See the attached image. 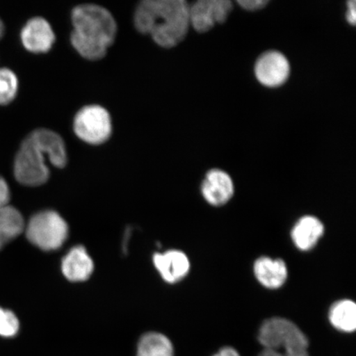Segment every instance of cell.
<instances>
[{"label": "cell", "mask_w": 356, "mask_h": 356, "mask_svg": "<svg viewBox=\"0 0 356 356\" xmlns=\"http://www.w3.org/2000/svg\"><path fill=\"white\" fill-rule=\"evenodd\" d=\"M69 227L60 213L54 211L38 213L26 227L29 241L43 251H55L66 241Z\"/></svg>", "instance_id": "5"}, {"label": "cell", "mask_w": 356, "mask_h": 356, "mask_svg": "<svg viewBox=\"0 0 356 356\" xmlns=\"http://www.w3.org/2000/svg\"><path fill=\"white\" fill-rule=\"evenodd\" d=\"M189 7L184 0H145L136 8L134 24L159 47L172 48L188 33Z\"/></svg>", "instance_id": "2"}, {"label": "cell", "mask_w": 356, "mask_h": 356, "mask_svg": "<svg viewBox=\"0 0 356 356\" xmlns=\"http://www.w3.org/2000/svg\"><path fill=\"white\" fill-rule=\"evenodd\" d=\"M202 194L208 204L213 207H221L228 203L234 194L232 178L220 169H211L203 179Z\"/></svg>", "instance_id": "9"}, {"label": "cell", "mask_w": 356, "mask_h": 356, "mask_svg": "<svg viewBox=\"0 0 356 356\" xmlns=\"http://www.w3.org/2000/svg\"><path fill=\"white\" fill-rule=\"evenodd\" d=\"M25 222L21 213L10 206L0 208V250L24 232Z\"/></svg>", "instance_id": "16"}, {"label": "cell", "mask_w": 356, "mask_h": 356, "mask_svg": "<svg viewBox=\"0 0 356 356\" xmlns=\"http://www.w3.org/2000/svg\"><path fill=\"white\" fill-rule=\"evenodd\" d=\"M10 200V191L6 180L0 177V208L8 206Z\"/></svg>", "instance_id": "21"}, {"label": "cell", "mask_w": 356, "mask_h": 356, "mask_svg": "<svg viewBox=\"0 0 356 356\" xmlns=\"http://www.w3.org/2000/svg\"><path fill=\"white\" fill-rule=\"evenodd\" d=\"M347 4V10L346 13V21L348 24L355 26L356 24V10H355V1H348Z\"/></svg>", "instance_id": "22"}, {"label": "cell", "mask_w": 356, "mask_h": 356, "mask_svg": "<svg viewBox=\"0 0 356 356\" xmlns=\"http://www.w3.org/2000/svg\"><path fill=\"white\" fill-rule=\"evenodd\" d=\"M254 73L258 82L268 88H278L286 83L291 75V65L282 53L269 51L258 58Z\"/></svg>", "instance_id": "8"}, {"label": "cell", "mask_w": 356, "mask_h": 356, "mask_svg": "<svg viewBox=\"0 0 356 356\" xmlns=\"http://www.w3.org/2000/svg\"><path fill=\"white\" fill-rule=\"evenodd\" d=\"M4 33V26L1 19H0V39L2 38Z\"/></svg>", "instance_id": "24"}, {"label": "cell", "mask_w": 356, "mask_h": 356, "mask_svg": "<svg viewBox=\"0 0 356 356\" xmlns=\"http://www.w3.org/2000/svg\"><path fill=\"white\" fill-rule=\"evenodd\" d=\"M234 8L229 0H199L189 7L190 25L199 33H206L228 20Z\"/></svg>", "instance_id": "7"}, {"label": "cell", "mask_w": 356, "mask_h": 356, "mask_svg": "<svg viewBox=\"0 0 356 356\" xmlns=\"http://www.w3.org/2000/svg\"><path fill=\"white\" fill-rule=\"evenodd\" d=\"M237 3L244 10L256 12L264 10L269 1L268 0H239Z\"/></svg>", "instance_id": "20"}, {"label": "cell", "mask_w": 356, "mask_h": 356, "mask_svg": "<svg viewBox=\"0 0 356 356\" xmlns=\"http://www.w3.org/2000/svg\"><path fill=\"white\" fill-rule=\"evenodd\" d=\"M212 356H241L240 355L238 351L233 347L231 346H225L222 347L219 351H217V353L215 355H213Z\"/></svg>", "instance_id": "23"}, {"label": "cell", "mask_w": 356, "mask_h": 356, "mask_svg": "<svg viewBox=\"0 0 356 356\" xmlns=\"http://www.w3.org/2000/svg\"><path fill=\"white\" fill-rule=\"evenodd\" d=\"M253 273L258 282L269 289H277L286 284L288 267L280 258L261 257L253 265Z\"/></svg>", "instance_id": "12"}, {"label": "cell", "mask_w": 356, "mask_h": 356, "mask_svg": "<svg viewBox=\"0 0 356 356\" xmlns=\"http://www.w3.org/2000/svg\"><path fill=\"white\" fill-rule=\"evenodd\" d=\"M154 264L162 278L169 284H175L188 275L191 262L188 256L179 250H168L163 253H156L153 257Z\"/></svg>", "instance_id": "11"}, {"label": "cell", "mask_w": 356, "mask_h": 356, "mask_svg": "<svg viewBox=\"0 0 356 356\" xmlns=\"http://www.w3.org/2000/svg\"><path fill=\"white\" fill-rule=\"evenodd\" d=\"M19 82L10 70L0 69V105L10 104L15 99Z\"/></svg>", "instance_id": "18"}, {"label": "cell", "mask_w": 356, "mask_h": 356, "mask_svg": "<svg viewBox=\"0 0 356 356\" xmlns=\"http://www.w3.org/2000/svg\"><path fill=\"white\" fill-rule=\"evenodd\" d=\"M328 319L336 330L344 332H354L356 329V305L348 299L334 302L329 309Z\"/></svg>", "instance_id": "15"}, {"label": "cell", "mask_w": 356, "mask_h": 356, "mask_svg": "<svg viewBox=\"0 0 356 356\" xmlns=\"http://www.w3.org/2000/svg\"><path fill=\"white\" fill-rule=\"evenodd\" d=\"M262 350L258 356H309V341L304 332L287 318L266 319L258 332Z\"/></svg>", "instance_id": "3"}, {"label": "cell", "mask_w": 356, "mask_h": 356, "mask_svg": "<svg viewBox=\"0 0 356 356\" xmlns=\"http://www.w3.org/2000/svg\"><path fill=\"white\" fill-rule=\"evenodd\" d=\"M20 323L15 313L0 308V337H15L19 332Z\"/></svg>", "instance_id": "19"}, {"label": "cell", "mask_w": 356, "mask_h": 356, "mask_svg": "<svg viewBox=\"0 0 356 356\" xmlns=\"http://www.w3.org/2000/svg\"><path fill=\"white\" fill-rule=\"evenodd\" d=\"M324 232V225L318 218L305 216L296 222L291 235L293 243L299 250L308 252L316 247Z\"/></svg>", "instance_id": "13"}, {"label": "cell", "mask_w": 356, "mask_h": 356, "mask_svg": "<svg viewBox=\"0 0 356 356\" xmlns=\"http://www.w3.org/2000/svg\"><path fill=\"white\" fill-rule=\"evenodd\" d=\"M72 35L93 44L109 48L118 33L117 22L105 8L83 4L72 12Z\"/></svg>", "instance_id": "4"}, {"label": "cell", "mask_w": 356, "mask_h": 356, "mask_svg": "<svg viewBox=\"0 0 356 356\" xmlns=\"http://www.w3.org/2000/svg\"><path fill=\"white\" fill-rule=\"evenodd\" d=\"M47 160L58 168L65 167L68 160L65 144L57 133L48 129H38L26 138L17 154V181L30 186L46 184L50 177Z\"/></svg>", "instance_id": "1"}, {"label": "cell", "mask_w": 356, "mask_h": 356, "mask_svg": "<svg viewBox=\"0 0 356 356\" xmlns=\"http://www.w3.org/2000/svg\"><path fill=\"white\" fill-rule=\"evenodd\" d=\"M136 356H175L169 338L159 332H148L138 342Z\"/></svg>", "instance_id": "17"}, {"label": "cell", "mask_w": 356, "mask_h": 356, "mask_svg": "<svg viewBox=\"0 0 356 356\" xmlns=\"http://www.w3.org/2000/svg\"><path fill=\"white\" fill-rule=\"evenodd\" d=\"M21 41L26 50L40 54L51 50L56 35L48 21L38 17L30 19L22 29Z\"/></svg>", "instance_id": "10"}, {"label": "cell", "mask_w": 356, "mask_h": 356, "mask_svg": "<svg viewBox=\"0 0 356 356\" xmlns=\"http://www.w3.org/2000/svg\"><path fill=\"white\" fill-rule=\"evenodd\" d=\"M93 268L92 258L83 246L71 248L62 260V273L70 282H84L91 277Z\"/></svg>", "instance_id": "14"}, {"label": "cell", "mask_w": 356, "mask_h": 356, "mask_svg": "<svg viewBox=\"0 0 356 356\" xmlns=\"http://www.w3.org/2000/svg\"><path fill=\"white\" fill-rule=\"evenodd\" d=\"M74 131L86 143L92 145L104 144L110 139L113 133L111 115L101 106H84L75 115Z\"/></svg>", "instance_id": "6"}]
</instances>
